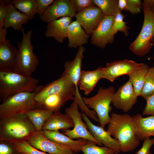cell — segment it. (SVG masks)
Segmentation results:
<instances>
[{
	"label": "cell",
	"instance_id": "1",
	"mask_svg": "<svg viewBox=\"0 0 154 154\" xmlns=\"http://www.w3.org/2000/svg\"><path fill=\"white\" fill-rule=\"evenodd\" d=\"M108 124L107 131L118 141L121 152L127 153L132 151L139 145L140 141L132 116L127 114L113 113Z\"/></svg>",
	"mask_w": 154,
	"mask_h": 154
},
{
	"label": "cell",
	"instance_id": "2",
	"mask_svg": "<svg viewBox=\"0 0 154 154\" xmlns=\"http://www.w3.org/2000/svg\"><path fill=\"white\" fill-rule=\"evenodd\" d=\"M36 131L25 113L0 119V141L12 144L27 141Z\"/></svg>",
	"mask_w": 154,
	"mask_h": 154
},
{
	"label": "cell",
	"instance_id": "3",
	"mask_svg": "<svg viewBox=\"0 0 154 154\" xmlns=\"http://www.w3.org/2000/svg\"><path fill=\"white\" fill-rule=\"evenodd\" d=\"M39 80L25 76L13 70L0 69V97L2 102L23 92H34Z\"/></svg>",
	"mask_w": 154,
	"mask_h": 154
},
{
	"label": "cell",
	"instance_id": "4",
	"mask_svg": "<svg viewBox=\"0 0 154 154\" xmlns=\"http://www.w3.org/2000/svg\"><path fill=\"white\" fill-rule=\"evenodd\" d=\"M22 40L17 43L18 52L15 60V71L28 76L32 73L38 66L39 60L33 52V47L31 42L33 30L30 29L25 32L24 29L21 30Z\"/></svg>",
	"mask_w": 154,
	"mask_h": 154
},
{
	"label": "cell",
	"instance_id": "5",
	"mask_svg": "<svg viewBox=\"0 0 154 154\" xmlns=\"http://www.w3.org/2000/svg\"><path fill=\"white\" fill-rule=\"evenodd\" d=\"M142 9L144 18L141 29L129 46L131 51L140 57L149 52L153 46L152 41L154 37V13L143 3Z\"/></svg>",
	"mask_w": 154,
	"mask_h": 154
},
{
	"label": "cell",
	"instance_id": "6",
	"mask_svg": "<svg viewBox=\"0 0 154 154\" xmlns=\"http://www.w3.org/2000/svg\"><path fill=\"white\" fill-rule=\"evenodd\" d=\"M37 90L34 92H21L2 102L0 105V119L25 113L37 108V103L35 99Z\"/></svg>",
	"mask_w": 154,
	"mask_h": 154
},
{
	"label": "cell",
	"instance_id": "7",
	"mask_svg": "<svg viewBox=\"0 0 154 154\" xmlns=\"http://www.w3.org/2000/svg\"><path fill=\"white\" fill-rule=\"evenodd\" d=\"M115 92V88L112 86L105 88L100 87L94 96L82 97L87 106L93 109L97 114L100 126L104 129L110 119L109 114L112 110L110 104Z\"/></svg>",
	"mask_w": 154,
	"mask_h": 154
},
{
	"label": "cell",
	"instance_id": "8",
	"mask_svg": "<svg viewBox=\"0 0 154 154\" xmlns=\"http://www.w3.org/2000/svg\"><path fill=\"white\" fill-rule=\"evenodd\" d=\"M78 106L77 103L74 101L69 107L65 109V114L69 115L72 119L74 126L71 130L64 129L62 133L73 140L84 139L92 141L98 145H102L88 130L86 123L82 120V113L79 112Z\"/></svg>",
	"mask_w": 154,
	"mask_h": 154
},
{
	"label": "cell",
	"instance_id": "9",
	"mask_svg": "<svg viewBox=\"0 0 154 154\" xmlns=\"http://www.w3.org/2000/svg\"><path fill=\"white\" fill-rule=\"evenodd\" d=\"M72 90H76L75 85L68 76L62 74L59 78L44 86H38L35 99L37 106L49 96Z\"/></svg>",
	"mask_w": 154,
	"mask_h": 154
},
{
	"label": "cell",
	"instance_id": "10",
	"mask_svg": "<svg viewBox=\"0 0 154 154\" xmlns=\"http://www.w3.org/2000/svg\"><path fill=\"white\" fill-rule=\"evenodd\" d=\"M138 97L133 85L128 80L115 92L111 103L117 109L127 112L131 110L137 103Z\"/></svg>",
	"mask_w": 154,
	"mask_h": 154
},
{
	"label": "cell",
	"instance_id": "11",
	"mask_svg": "<svg viewBox=\"0 0 154 154\" xmlns=\"http://www.w3.org/2000/svg\"><path fill=\"white\" fill-rule=\"evenodd\" d=\"M115 16L105 15L91 35L90 42L97 47L104 49L114 40L112 29Z\"/></svg>",
	"mask_w": 154,
	"mask_h": 154
},
{
	"label": "cell",
	"instance_id": "12",
	"mask_svg": "<svg viewBox=\"0 0 154 154\" xmlns=\"http://www.w3.org/2000/svg\"><path fill=\"white\" fill-rule=\"evenodd\" d=\"M143 64L127 59L107 63L104 68L103 78L113 82L116 78L120 76L128 75L133 71L140 67Z\"/></svg>",
	"mask_w": 154,
	"mask_h": 154
},
{
	"label": "cell",
	"instance_id": "13",
	"mask_svg": "<svg viewBox=\"0 0 154 154\" xmlns=\"http://www.w3.org/2000/svg\"><path fill=\"white\" fill-rule=\"evenodd\" d=\"M76 13L70 0H55L39 18L48 23L64 17H75Z\"/></svg>",
	"mask_w": 154,
	"mask_h": 154
},
{
	"label": "cell",
	"instance_id": "14",
	"mask_svg": "<svg viewBox=\"0 0 154 154\" xmlns=\"http://www.w3.org/2000/svg\"><path fill=\"white\" fill-rule=\"evenodd\" d=\"M33 147L50 154H75L68 147L57 144L36 131L27 140Z\"/></svg>",
	"mask_w": 154,
	"mask_h": 154
},
{
	"label": "cell",
	"instance_id": "15",
	"mask_svg": "<svg viewBox=\"0 0 154 154\" xmlns=\"http://www.w3.org/2000/svg\"><path fill=\"white\" fill-rule=\"evenodd\" d=\"M104 16L101 9L94 5L77 13L75 17L86 33L91 35Z\"/></svg>",
	"mask_w": 154,
	"mask_h": 154
},
{
	"label": "cell",
	"instance_id": "16",
	"mask_svg": "<svg viewBox=\"0 0 154 154\" xmlns=\"http://www.w3.org/2000/svg\"><path fill=\"white\" fill-rule=\"evenodd\" d=\"M82 117L90 133L103 145L112 149L116 154H118L121 152L118 141L112 137L107 131L101 126L93 123L83 112L82 113Z\"/></svg>",
	"mask_w": 154,
	"mask_h": 154
},
{
	"label": "cell",
	"instance_id": "17",
	"mask_svg": "<svg viewBox=\"0 0 154 154\" xmlns=\"http://www.w3.org/2000/svg\"><path fill=\"white\" fill-rule=\"evenodd\" d=\"M85 50L83 46L79 47L74 60L64 63V70L62 74L68 76L75 85L76 88L75 98L76 99L82 98L78 90V83L82 71V62L84 57L83 53Z\"/></svg>",
	"mask_w": 154,
	"mask_h": 154
},
{
	"label": "cell",
	"instance_id": "18",
	"mask_svg": "<svg viewBox=\"0 0 154 154\" xmlns=\"http://www.w3.org/2000/svg\"><path fill=\"white\" fill-rule=\"evenodd\" d=\"M42 134L50 140L58 144L67 146L75 153L81 151L88 140L84 139L74 140L60 133L58 131L42 130Z\"/></svg>",
	"mask_w": 154,
	"mask_h": 154
},
{
	"label": "cell",
	"instance_id": "19",
	"mask_svg": "<svg viewBox=\"0 0 154 154\" xmlns=\"http://www.w3.org/2000/svg\"><path fill=\"white\" fill-rule=\"evenodd\" d=\"M76 94V90H72L49 96L38 104L37 108L45 109L53 112L60 111L62 106L68 101L75 100Z\"/></svg>",
	"mask_w": 154,
	"mask_h": 154
},
{
	"label": "cell",
	"instance_id": "20",
	"mask_svg": "<svg viewBox=\"0 0 154 154\" xmlns=\"http://www.w3.org/2000/svg\"><path fill=\"white\" fill-rule=\"evenodd\" d=\"M72 17H64L48 23L44 35L52 37L59 43H62L67 37L68 29L72 22Z\"/></svg>",
	"mask_w": 154,
	"mask_h": 154
},
{
	"label": "cell",
	"instance_id": "21",
	"mask_svg": "<svg viewBox=\"0 0 154 154\" xmlns=\"http://www.w3.org/2000/svg\"><path fill=\"white\" fill-rule=\"evenodd\" d=\"M104 67L100 66L93 71L82 70L78 83L80 90L87 95L93 90L98 81L103 78Z\"/></svg>",
	"mask_w": 154,
	"mask_h": 154
},
{
	"label": "cell",
	"instance_id": "22",
	"mask_svg": "<svg viewBox=\"0 0 154 154\" xmlns=\"http://www.w3.org/2000/svg\"><path fill=\"white\" fill-rule=\"evenodd\" d=\"M90 35L76 20L72 21L67 30L68 47L77 48L87 44Z\"/></svg>",
	"mask_w": 154,
	"mask_h": 154
},
{
	"label": "cell",
	"instance_id": "23",
	"mask_svg": "<svg viewBox=\"0 0 154 154\" xmlns=\"http://www.w3.org/2000/svg\"><path fill=\"white\" fill-rule=\"evenodd\" d=\"M74 126L71 117L68 115L62 114L59 111L53 112L45 121L42 130L58 131L60 129H68Z\"/></svg>",
	"mask_w": 154,
	"mask_h": 154
},
{
	"label": "cell",
	"instance_id": "24",
	"mask_svg": "<svg viewBox=\"0 0 154 154\" xmlns=\"http://www.w3.org/2000/svg\"><path fill=\"white\" fill-rule=\"evenodd\" d=\"M132 118L140 141L154 137V116L143 117L138 114L132 116Z\"/></svg>",
	"mask_w": 154,
	"mask_h": 154
},
{
	"label": "cell",
	"instance_id": "25",
	"mask_svg": "<svg viewBox=\"0 0 154 154\" xmlns=\"http://www.w3.org/2000/svg\"><path fill=\"white\" fill-rule=\"evenodd\" d=\"M18 49L6 39L0 44V69L13 70Z\"/></svg>",
	"mask_w": 154,
	"mask_h": 154
},
{
	"label": "cell",
	"instance_id": "26",
	"mask_svg": "<svg viewBox=\"0 0 154 154\" xmlns=\"http://www.w3.org/2000/svg\"><path fill=\"white\" fill-rule=\"evenodd\" d=\"M8 12L5 20L4 27L7 29L12 27L17 31H21L23 25L29 20L27 17L19 11L15 7L13 3L7 5Z\"/></svg>",
	"mask_w": 154,
	"mask_h": 154
},
{
	"label": "cell",
	"instance_id": "27",
	"mask_svg": "<svg viewBox=\"0 0 154 154\" xmlns=\"http://www.w3.org/2000/svg\"><path fill=\"white\" fill-rule=\"evenodd\" d=\"M150 67L143 63L139 68L130 73L129 81L133 87L135 92L138 96H140L145 82L146 75Z\"/></svg>",
	"mask_w": 154,
	"mask_h": 154
},
{
	"label": "cell",
	"instance_id": "28",
	"mask_svg": "<svg viewBox=\"0 0 154 154\" xmlns=\"http://www.w3.org/2000/svg\"><path fill=\"white\" fill-rule=\"evenodd\" d=\"M53 112L48 110L36 108L28 111L25 113L34 125L37 131L42 130L45 121Z\"/></svg>",
	"mask_w": 154,
	"mask_h": 154
},
{
	"label": "cell",
	"instance_id": "29",
	"mask_svg": "<svg viewBox=\"0 0 154 154\" xmlns=\"http://www.w3.org/2000/svg\"><path fill=\"white\" fill-rule=\"evenodd\" d=\"M13 3L16 9L26 16L29 20L33 19L37 14L35 0H13Z\"/></svg>",
	"mask_w": 154,
	"mask_h": 154
},
{
	"label": "cell",
	"instance_id": "30",
	"mask_svg": "<svg viewBox=\"0 0 154 154\" xmlns=\"http://www.w3.org/2000/svg\"><path fill=\"white\" fill-rule=\"evenodd\" d=\"M94 4L98 7L105 15L115 16L121 11L118 5V0H93Z\"/></svg>",
	"mask_w": 154,
	"mask_h": 154
},
{
	"label": "cell",
	"instance_id": "31",
	"mask_svg": "<svg viewBox=\"0 0 154 154\" xmlns=\"http://www.w3.org/2000/svg\"><path fill=\"white\" fill-rule=\"evenodd\" d=\"M81 151L84 154H116L111 148L98 145L89 141L82 147Z\"/></svg>",
	"mask_w": 154,
	"mask_h": 154
},
{
	"label": "cell",
	"instance_id": "32",
	"mask_svg": "<svg viewBox=\"0 0 154 154\" xmlns=\"http://www.w3.org/2000/svg\"><path fill=\"white\" fill-rule=\"evenodd\" d=\"M154 94V72L150 67L146 75L140 96L145 100Z\"/></svg>",
	"mask_w": 154,
	"mask_h": 154
},
{
	"label": "cell",
	"instance_id": "33",
	"mask_svg": "<svg viewBox=\"0 0 154 154\" xmlns=\"http://www.w3.org/2000/svg\"><path fill=\"white\" fill-rule=\"evenodd\" d=\"M125 17V16L121 12L118 13L115 17L112 29V34L114 36L119 31L123 33L125 36L128 35L129 28L124 21Z\"/></svg>",
	"mask_w": 154,
	"mask_h": 154
},
{
	"label": "cell",
	"instance_id": "34",
	"mask_svg": "<svg viewBox=\"0 0 154 154\" xmlns=\"http://www.w3.org/2000/svg\"><path fill=\"white\" fill-rule=\"evenodd\" d=\"M15 149L22 154H48L32 146L27 141L13 143Z\"/></svg>",
	"mask_w": 154,
	"mask_h": 154
},
{
	"label": "cell",
	"instance_id": "35",
	"mask_svg": "<svg viewBox=\"0 0 154 154\" xmlns=\"http://www.w3.org/2000/svg\"><path fill=\"white\" fill-rule=\"evenodd\" d=\"M126 11L133 15L138 13L141 11L142 3L140 0H126Z\"/></svg>",
	"mask_w": 154,
	"mask_h": 154
},
{
	"label": "cell",
	"instance_id": "36",
	"mask_svg": "<svg viewBox=\"0 0 154 154\" xmlns=\"http://www.w3.org/2000/svg\"><path fill=\"white\" fill-rule=\"evenodd\" d=\"M70 1L74 9L77 13L94 5L93 0H70Z\"/></svg>",
	"mask_w": 154,
	"mask_h": 154
},
{
	"label": "cell",
	"instance_id": "37",
	"mask_svg": "<svg viewBox=\"0 0 154 154\" xmlns=\"http://www.w3.org/2000/svg\"><path fill=\"white\" fill-rule=\"evenodd\" d=\"M12 143L0 141V154H19Z\"/></svg>",
	"mask_w": 154,
	"mask_h": 154
},
{
	"label": "cell",
	"instance_id": "38",
	"mask_svg": "<svg viewBox=\"0 0 154 154\" xmlns=\"http://www.w3.org/2000/svg\"><path fill=\"white\" fill-rule=\"evenodd\" d=\"M141 148L134 154H152L151 148L154 143V137H150L145 139Z\"/></svg>",
	"mask_w": 154,
	"mask_h": 154
},
{
	"label": "cell",
	"instance_id": "39",
	"mask_svg": "<svg viewBox=\"0 0 154 154\" xmlns=\"http://www.w3.org/2000/svg\"><path fill=\"white\" fill-rule=\"evenodd\" d=\"M37 4V14L41 16L54 0H35Z\"/></svg>",
	"mask_w": 154,
	"mask_h": 154
},
{
	"label": "cell",
	"instance_id": "40",
	"mask_svg": "<svg viewBox=\"0 0 154 154\" xmlns=\"http://www.w3.org/2000/svg\"><path fill=\"white\" fill-rule=\"evenodd\" d=\"M145 106L142 114L144 115L154 116V94L146 100Z\"/></svg>",
	"mask_w": 154,
	"mask_h": 154
},
{
	"label": "cell",
	"instance_id": "41",
	"mask_svg": "<svg viewBox=\"0 0 154 154\" xmlns=\"http://www.w3.org/2000/svg\"><path fill=\"white\" fill-rule=\"evenodd\" d=\"M8 12L7 6L0 2V29L3 28Z\"/></svg>",
	"mask_w": 154,
	"mask_h": 154
},
{
	"label": "cell",
	"instance_id": "42",
	"mask_svg": "<svg viewBox=\"0 0 154 154\" xmlns=\"http://www.w3.org/2000/svg\"><path fill=\"white\" fill-rule=\"evenodd\" d=\"M7 33V29L4 27L0 29V44L6 39Z\"/></svg>",
	"mask_w": 154,
	"mask_h": 154
},
{
	"label": "cell",
	"instance_id": "43",
	"mask_svg": "<svg viewBox=\"0 0 154 154\" xmlns=\"http://www.w3.org/2000/svg\"><path fill=\"white\" fill-rule=\"evenodd\" d=\"M142 3L150 9L154 8V0H144Z\"/></svg>",
	"mask_w": 154,
	"mask_h": 154
},
{
	"label": "cell",
	"instance_id": "44",
	"mask_svg": "<svg viewBox=\"0 0 154 154\" xmlns=\"http://www.w3.org/2000/svg\"><path fill=\"white\" fill-rule=\"evenodd\" d=\"M119 7L121 11H126V0H118Z\"/></svg>",
	"mask_w": 154,
	"mask_h": 154
},
{
	"label": "cell",
	"instance_id": "45",
	"mask_svg": "<svg viewBox=\"0 0 154 154\" xmlns=\"http://www.w3.org/2000/svg\"><path fill=\"white\" fill-rule=\"evenodd\" d=\"M0 2H2L6 5L7 6L13 3V0H0Z\"/></svg>",
	"mask_w": 154,
	"mask_h": 154
},
{
	"label": "cell",
	"instance_id": "46",
	"mask_svg": "<svg viewBox=\"0 0 154 154\" xmlns=\"http://www.w3.org/2000/svg\"><path fill=\"white\" fill-rule=\"evenodd\" d=\"M152 42L153 43V44H154V37L153 38V39H152ZM153 59H154V54H153Z\"/></svg>",
	"mask_w": 154,
	"mask_h": 154
},
{
	"label": "cell",
	"instance_id": "47",
	"mask_svg": "<svg viewBox=\"0 0 154 154\" xmlns=\"http://www.w3.org/2000/svg\"><path fill=\"white\" fill-rule=\"evenodd\" d=\"M154 13V8L152 9H150Z\"/></svg>",
	"mask_w": 154,
	"mask_h": 154
},
{
	"label": "cell",
	"instance_id": "48",
	"mask_svg": "<svg viewBox=\"0 0 154 154\" xmlns=\"http://www.w3.org/2000/svg\"><path fill=\"white\" fill-rule=\"evenodd\" d=\"M152 68H153V70L154 72V63L153 64V66L152 67Z\"/></svg>",
	"mask_w": 154,
	"mask_h": 154
},
{
	"label": "cell",
	"instance_id": "49",
	"mask_svg": "<svg viewBox=\"0 0 154 154\" xmlns=\"http://www.w3.org/2000/svg\"><path fill=\"white\" fill-rule=\"evenodd\" d=\"M19 154H21V153H20Z\"/></svg>",
	"mask_w": 154,
	"mask_h": 154
}]
</instances>
